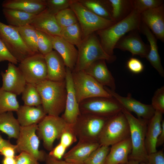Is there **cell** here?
Returning a JSON list of instances; mask_svg holds the SVG:
<instances>
[{
    "label": "cell",
    "instance_id": "obj_29",
    "mask_svg": "<svg viewBox=\"0 0 164 164\" xmlns=\"http://www.w3.org/2000/svg\"><path fill=\"white\" fill-rule=\"evenodd\" d=\"M21 126L12 111L0 114V131L6 134L9 139H17Z\"/></svg>",
    "mask_w": 164,
    "mask_h": 164
},
{
    "label": "cell",
    "instance_id": "obj_19",
    "mask_svg": "<svg viewBox=\"0 0 164 164\" xmlns=\"http://www.w3.org/2000/svg\"><path fill=\"white\" fill-rule=\"evenodd\" d=\"M100 145L98 142L79 140L74 146L63 157L64 160L73 164H84L90 155Z\"/></svg>",
    "mask_w": 164,
    "mask_h": 164
},
{
    "label": "cell",
    "instance_id": "obj_41",
    "mask_svg": "<svg viewBox=\"0 0 164 164\" xmlns=\"http://www.w3.org/2000/svg\"><path fill=\"white\" fill-rule=\"evenodd\" d=\"M71 0H46V9L55 15L60 11L70 8Z\"/></svg>",
    "mask_w": 164,
    "mask_h": 164
},
{
    "label": "cell",
    "instance_id": "obj_40",
    "mask_svg": "<svg viewBox=\"0 0 164 164\" xmlns=\"http://www.w3.org/2000/svg\"><path fill=\"white\" fill-rule=\"evenodd\" d=\"M162 0H132L133 9L140 13L148 10L158 7L163 4Z\"/></svg>",
    "mask_w": 164,
    "mask_h": 164
},
{
    "label": "cell",
    "instance_id": "obj_9",
    "mask_svg": "<svg viewBox=\"0 0 164 164\" xmlns=\"http://www.w3.org/2000/svg\"><path fill=\"white\" fill-rule=\"evenodd\" d=\"M79 106L80 113L89 114L106 118L122 111L123 108L112 97L88 98L80 103Z\"/></svg>",
    "mask_w": 164,
    "mask_h": 164
},
{
    "label": "cell",
    "instance_id": "obj_43",
    "mask_svg": "<svg viewBox=\"0 0 164 164\" xmlns=\"http://www.w3.org/2000/svg\"><path fill=\"white\" fill-rule=\"evenodd\" d=\"M7 61L15 65L18 62L0 38V62Z\"/></svg>",
    "mask_w": 164,
    "mask_h": 164
},
{
    "label": "cell",
    "instance_id": "obj_8",
    "mask_svg": "<svg viewBox=\"0 0 164 164\" xmlns=\"http://www.w3.org/2000/svg\"><path fill=\"white\" fill-rule=\"evenodd\" d=\"M70 8L76 15L81 30L83 39L95 32L105 29L115 23L95 14L77 0H71Z\"/></svg>",
    "mask_w": 164,
    "mask_h": 164
},
{
    "label": "cell",
    "instance_id": "obj_11",
    "mask_svg": "<svg viewBox=\"0 0 164 164\" xmlns=\"http://www.w3.org/2000/svg\"><path fill=\"white\" fill-rule=\"evenodd\" d=\"M38 124L21 126L19 134L17 139L16 151L26 152L38 161H45L46 153L39 149V139L36 134Z\"/></svg>",
    "mask_w": 164,
    "mask_h": 164
},
{
    "label": "cell",
    "instance_id": "obj_35",
    "mask_svg": "<svg viewBox=\"0 0 164 164\" xmlns=\"http://www.w3.org/2000/svg\"><path fill=\"white\" fill-rule=\"evenodd\" d=\"M60 36L77 47L83 40L82 31L79 23L62 28Z\"/></svg>",
    "mask_w": 164,
    "mask_h": 164
},
{
    "label": "cell",
    "instance_id": "obj_50",
    "mask_svg": "<svg viewBox=\"0 0 164 164\" xmlns=\"http://www.w3.org/2000/svg\"><path fill=\"white\" fill-rule=\"evenodd\" d=\"M44 161L45 164H73L64 160L55 159L46 154Z\"/></svg>",
    "mask_w": 164,
    "mask_h": 164
},
{
    "label": "cell",
    "instance_id": "obj_4",
    "mask_svg": "<svg viewBox=\"0 0 164 164\" xmlns=\"http://www.w3.org/2000/svg\"><path fill=\"white\" fill-rule=\"evenodd\" d=\"M129 125L132 149L128 160L141 163H148V154L145 144V134L148 121L136 118L123 108L122 111Z\"/></svg>",
    "mask_w": 164,
    "mask_h": 164
},
{
    "label": "cell",
    "instance_id": "obj_42",
    "mask_svg": "<svg viewBox=\"0 0 164 164\" xmlns=\"http://www.w3.org/2000/svg\"><path fill=\"white\" fill-rule=\"evenodd\" d=\"M155 111L164 113V87L158 89L152 99V104Z\"/></svg>",
    "mask_w": 164,
    "mask_h": 164
},
{
    "label": "cell",
    "instance_id": "obj_48",
    "mask_svg": "<svg viewBox=\"0 0 164 164\" xmlns=\"http://www.w3.org/2000/svg\"><path fill=\"white\" fill-rule=\"evenodd\" d=\"M66 148L60 143L50 151L48 154L52 157L57 159L60 160L63 157Z\"/></svg>",
    "mask_w": 164,
    "mask_h": 164
},
{
    "label": "cell",
    "instance_id": "obj_12",
    "mask_svg": "<svg viewBox=\"0 0 164 164\" xmlns=\"http://www.w3.org/2000/svg\"><path fill=\"white\" fill-rule=\"evenodd\" d=\"M0 38L19 63L35 54L26 46L14 26L0 22Z\"/></svg>",
    "mask_w": 164,
    "mask_h": 164
},
{
    "label": "cell",
    "instance_id": "obj_53",
    "mask_svg": "<svg viewBox=\"0 0 164 164\" xmlns=\"http://www.w3.org/2000/svg\"><path fill=\"white\" fill-rule=\"evenodd\" d=\"M3 164H15V157H4L2 161Z\"/></svg>",
    "mask_w": 164,
    "mask_h": 164
},
{
    "label": "cell",
    "instance_id": "obj_10",
    "mask_svg": "<svg viewBox=\"0 0 164 164\" xmlns=\"http://www.w3.org/2000/svg\"><path fill=\"white\" fill-rule=\"evenodd\" d=\"M108 119L89 114L80 113L72 126L73 131L79 140L98 142L99 135Z\"/></svg>",
    "mask_w": 164,
    "mask_h": 164
},
{
    "label": "cell",
    "instance_id": "obj_36",
    "mask_svg": "<svg viewBox=\"0 0 164 164\" xmlns=\"http://www.w3.org/2000/svg\"><path fill=\"white\" fill-rule=\"evenodd\" d=\"M22 94L24 105L35 107L41 105V98L36 85L27 83Z\"/></svg>",
    "mask_w": 164,
    "mask_h": 164
},
{
    "label": "cell",
    "instance_id": "obj_26",
    "mask_svg": "<svg viewBox=\"0 0 164 164\" xmlns=\"http://www.w3.org/2000/svg\"><path fill=\"white\" fill-rule=\"evenodd\" d=\"M16 112L17 119L21 127L38 124L47 115L42 105L37 107L20 106Z\"/></svg>",
    "mask_w": 164,
    "mask_h": 164
},
{
    "label": "cell",
    "instance_id": "obj_7",
    "mask_svg": "<svg viewBox=\"0 0 164 164\" xmlns=\"http://www.w3.org/2000/svg\"><path fill=\"white\" fill-rule=\"evenodd\" d=\"M72 77L79 104L85 99L93 97H112L104 87L84 71H72Z\"/></svg>",
    "mask_w": 164,
    "mask_h": 164
},
{
    "label": "cell",
    "instance_id": "obj_13",
    "mask_svg": "<svg viewBox=\"0 0 164 164\" xmlns=\"http://www.w3.org/2000/svg\"><path fill=\"white\" fill-rule=\"evenodd\" d=\"M18 67L27 83L37 85L47 79V69L44 56L39 53L20 62Z\"/></svg>",
    "mask_w": 164,
    "mask_h": 164
},
{
    "label": "cell",
    "instance_id": "obj_27",
    "mask_svg": "<svg viewBox=\"0 0 164 164\" xmlns=\"http://www.w3.org/2000/svg\"><path fill=\"white\" fill-rule=\"evenodd\" d=\"M2 6L3 8L18 10L35 15L46 8V0H5Z\"/></svg>",
    "mask_w": 164,
    "mask_h": 164
},
{
    "label": "cell",
    "instance_id": "obj_16",
    "mask_svg": "<svg viewBox=\"0 0 164 164\" xmlns=\"http://www.w3.org/2000/svg\"><path fill=\"white\" fill-rule=\"evenodd\" d=\"M2 84L1 88L16 95L22 94L27 82L19 67L9 62L7 70L1 73Z\"/></svg>",
    "mask_w": 164,
    "mask_h": 164
},
{
    "label": "cell",
    "instance_id": "obj_6",
    "mask_svg": "<svg viewBox=\"0 0 164 164\" xmlns=\"http://www.w3.org/2000/svg\"><path fill=\"white\" fill-rule=\"evenodd\" d=\"M69 131H73L72 126L61 117L47 115L38 124L36 134L42 140L44 148L50 151L53 148L54 141L60 138L64 132Z\"/></svg>",
    "mask_w": 164,
    "mask_h": 164
},
{
    "label": "cell",
    "instance_id": "obj_18",
    "mask_svg": "<svg viewBox=\"0 0 164 164\" xmlns=\"http://www.w3.org/2000/svg\"><path fill=\"white\" fill-rule=\"evenodd\" d=\"M135 30L124 35L117 42L115 48L130 52L133 56L138 55L145 58L150 49L149 45L145 43Z\"/></svg>",
    "mask_w": 164,
    "mask_h": 164
},
{
    "label": "cell",
    "instance_id": "obj_24",
    "mask_svg": "<svg viewBox=\"0 0 164 164\" xmlns=\"http://www.w3.org/2000/svg\"><path fill=\"white\" fill-rule=\"evenodd\" d=\"M163 114L155 111L153 116L147 123L145 144L148 154L155 152L156 149V142L160 134Z\"/></svg>",
    "mask_w": 164,
    "mask_h": 164
},
{
    "label": "cell",
    "instance_id": "obj_17",
    "mask_svg": "<svg viewBox=\"0 0 164 164\" xmlns=\"http://www.w3.org/2000/svg\"><path fill=\"white\" fill-rule=\"evenodd\" d=\"M141 21L157 39L164 41V6L150 9L141 14Z\"/></svg>",
    "mask_w": 164,
    "mask_h": 164
},
{
    "label": "cell",
    "instance_id": "obj_14",
    "mask_svg": "<svg viewBox=\"0 0 164 164\" xmlns=\"http://www.w3.org/2000/svg\"><path fill=\"white\" fill-rule=\"evenodd\" d=\"M111 96L117 100L122 107L129 112H132L138 118L149 121L153 116L155 110L151 104L141 103L132 97L128 94L127 97H122L109 88L104 87Z\"/></svg>",
    "mask_w": 164,
    "mask_h": 164
},
{
    "label": "cell",
    "instance_id": "obj_46",
    "mask_svg": "<svg viewBox=\"0 0 164 164\" xmlns=\"http://www.w3.org/2000/svg\"><path fill=\"white\" fill-rule=\"evenodd\" d=\"M77 138L73 131H67L61 135L60 143L67 149L76 141Z\"/></svg>",
    "mask_w": 164,
    "mask_h": 164
},
{
    "label": "cell",
    "instance_id": "obj_54",
    "mask_svg": "<svg viewBox=\"0 0 164 164\" xmlns=\"http://www.w3.org/2000/svg\"><path fill=\"white\" fill-rule=\"evenodd\" d=\"M126 164H149L148 162V163H141L132 160H129L128 162Z\"/></svg>",
    "mask_w": 164,
    "mask_h": 164
},
{
    "label": "cell",
    "instance_id": "obj_37",
    "mask_svg": "<svg viewBox=\"0 0 164 164\" xmlns=\"http://www.w3.org/2000/svg\"><path fill=\"white\" fill-rule=\"evenodd\" d=\"M56 22L62 29L78 22L73 11L69 8L59 12L55 15Z\"/></svg>",
    "mask_w": 164,
    "mask_h": 164
},
{
    "label": "cell",
    "instance_id": "obj_44",
    "mask_svg": "<svg viewBox=\"0 0 164 164\" xmlns=\"http://www.w3.org/2000/svg\"><path fill=\"white\" fill-rule=\"evenodd\" d=\"M127 67L128 69L134 73H139L144 69L142 63L139 59L132 57L129 59L127 63Z\"/></svg>",
    "mask_w": 164,
    "mask_h": 164
},
{
    "label": "cell",
    "instance_id": "obj_3",
    "mask_svg": "<svg viewBox=\"0 0 164 164\" xmlns=\"http://www.w3.org/2000/svg\"><path fill=\"white\" fill-rule=\"evenodd\" d=\"M77 47V60L72 71L84 70L93 62L99 60H104L111 63L116 59L114 55L110 56L105 52L99 39L94 33L83 39Z\"/></svg>",
    "mask_w": 164,
    "mask_h": 164
},
{
    "label": "cell",
    "instance_id": "obj_1",
    "mask_svg": "<svg viewBox=\"0 0 164 164\" xmlns=\"http://www.w3.org/2000/svg\"><path fill=\"white\" fill-rule=\"evenodd\" d=\"M141 21V13L133 9L122 20L105 29L96 32L105 52L109 56H114V50L118 41L126 33L139 30Z\"/></svg>",
    "mask_w": 164,
    "mask_h": 164
},
{
    "label": "cell",
    "instance_id": "obj_2",
    "mask_svg": "<svg viewBox=\"0 0 164 164\" xmlns=\"http://www.w3.org/2000/svg\"><path fill=\"white\" fill-rule=\"evenodd\" d=\"M42 106L47 115L60 116L64 111L67 97L65 80L55 81L46 79L36 85Z\"/></svg>",
    "mask_w": 164,
    "mask_h": 164
},
{
    "label": "cell",
    "instance_id": "obj_39",
    "mask_svg": "<svg viewBox=\"0 0 164 164\" xmlns=\"http://www.w3.org/2000/svg\"><path fill=\"white\" fill-rule=\"evenodd\" d=\"M36 31L38 50L39 53L45 56L53 50L52 44L47 34L39 31Z\"/></svg>",
    "mask_w": 164,
    "mask_h": 164
},
{
    "label": "cell",
    "instance_id": "obj_5",
    "mask_svg": "<svg viewBox=\"0 0 164 164\" xmlns=\"http://www.w3.org/2000/svg\"><path fill=\"white\" fill-rule=\"evenodd\" d=\"M130 137V128L122 111L108 118L99 136L100 145L109 146Z\"/></svg>",
    "mask_w": 164,
    "mask_h": 164
},
{
    "label": "cell",
    "instance_id": "obj_47",
    "mask_svg": "<svg viewBox=\"0 0 164 164\" xmlns=\"http://www.w3.org/2000/svg\"><path fill=\"white\" fill-rule=\"evenodd\" d=\"M148 162L149 164H164V153L162 150L148 155Z\"/></svg>",
    "mask_w": 164,
    "mask_h": 164
},
{
    "label": "cell",
    "instance_id": "obj_23",
    "mask_svg": "<svg viewBox=\"0 0 164 164\" xmlns=\"http://www.w3.org/2000/svg\"><path fill=\"white\" fill-rule=\"evenodd\" d=\"M30 25L37 31L53 36H60L61 28L58 24L55 15L46 9L35 15Z\"/></svg>",
    "mask_w": 164,
    "mask_h": 164
},
{
    "label": "cell",
    "instance_id": "obj_22",
    "mask_svg": "<svg viewBox=\"0 0 164 164\" xmlns=\"http://www.w3.org/2000/svg\"><path fill=\"white\" fill-rule=\"evenodd\" d=\"M83 71L104 87H108L114 91L116 88L115 80L107 67L105 60H100L95 61Z\"/></svg>",
    "mask_w": 164,
    "mask_h": 164
},
{
    "label": "cell",
    "instance_id": "obj_38",
    "mask_svg": "<svg viewBox=\"0 0 164 164\" xmlns=\"http://www.w3.org/2000/svg\"><path fill=\"white\" fill-rule=\"evenodd\" d=\"M110 149L109 146L100 145L90 155L84 164H104Z\"/></svg>",
    "mask_w": 164,
    "mask_h": 164
},
{
    "label": "cell",
    "instance_id": "obj_21",
    "mask_svg": "<svg viewBox=\"0 0 164 164\" xmlns=\"http://www.w3.org/2000/svg\"><path fill=\"white\" fill-rule=\"evenodd\" d=\"M44 56L47 69L46 79L55 81L64 80L66 67L60 55L53 50Z\"/></svg>",
    "mask_w": 164,
    "mask_h": 164
},
{
    "label": "cell",
    "instance_id": "obj_55",
    "mask_svg": "<svg viewBox=\"0 0 164 164\" xmlns=\"http://www.w3.org/2000/svg\"><path fill=\"white\" fill-rule=\"evenodd\" d=\"M34 164H39V163L38 162H37L35 163Z\"/></svg>",
    "mask_w": 164,
    "mask_h": 164
},
{
    "label": "cell",
    "instance_id": "obj_31",
    "mask_svg": "<svg viewBox=\"0 0 164 164\" xmlns=\"http://www.w3.org/2000/svg\"><path fill=\"white\" fill-rule=\"evenodd\" d=\"M111 9L112 21L116 23L126 17L133 10L132 0H107Z\"/></svg>",
    "mask_w": 164,
    "mask_h": 164
},
{
    "label": "cell",
    "instance_id": "obj_30",
    "mask_svg": "<svg viewBox=\"0 0 164 164\" xmlns=\"http://www.w3.org/2000/svg\"><path fill=\"white\" fill-rule=\"evenodd\" d=\"M3 14L9 25L20 27L30 24L35 15L12 9L3 8Z\"/></svg>",
    "mask_w": 164,
    "mask_h": 164
},
{
    "label": "cell",
    "instance_id": "obj_49",
    "mask_svg": "<svg viewBox=\"0 0 164 164\" xmlns=\"http://www.w3.org/2000/svg\"><path fill=\"white\" fill-rule=\"evenodd\" d=\"M16 146H8L3 148L0 151V154L4 157H15Z\"/></svg>",
    "mask_w": 164,
    "mask_h": 164
},
{
    "label": "cell",
    "instance_id": "obj_25",
    "mask_svg": "<svg viewBox=\"0 0 164 164\" xmlns=\"http://www.w3.org/2000/svg\"><path fill=\"white\" fill-rule=\"evenodd\" d=\"M132 149L130 137L112 145L104 164H126Z\"/></svg>",
    "mask_w": 164,
    "mask_h": 164
},
{
    "label": "cell",
    "instance_id": "obj_32",
    "mask_svg": "<svg viewBox=\"0 0 164 164\" xmlns=\"http://www.w3.org/2000/svg\"><path fill=\"white\" fill-rule=\"evenodd\" d=\"M77 0L85 8L95 14L105 19L113 21L111 9L107 0Z\"/></svg>",
    "mask_w": 164,
    "mask_h": 164
},
{
    "label": "cell",
    "instance_id": "obj_45",
    "mask_svg": "<svg viewBox=\"0 0 164 164\" xmlns=\"http://www.w3.org/2000/svg\"><path fill=\"white\" fill-rule=\"evenodd\" d=\"M15 164H34L38 162L31 155L24 152H21L19 155L15 156Z\"/></svg>",
    "mask_w": 164,
    "mask_h": 164
},
{
    "label": "cell",
    "instance_id": "obj_52",
    "mask_svg": "<svg viewBox=\"0 0 164 164\" xmlns=\"http://www.w3.org/2000/svg\"><path fill=\"white\" fill-rule=\"evenodd\" d=\"M14 145L11 144L9 140L3 138L0 134V151L5 147L13 146Z\"/></svg>",
    "mask_w": 164,
    "mask_h": 164
},
{
    "label": "cell",
    "instance_id": "obj_51",
    "mask_svg": "<svg viewBox=\"0 0 164 164\" xmlns=\"http://www.w3.org/2000/svg\"><path fill=\"white\" fill-rule=\"evenodd\" d=\"M164 143V120H162L161 122V131L156 142V148L162 145Z\"/></svg>",
    "mask_w": 164,
    "mask_h": 164
},
{
    "label": "cell",
    "instance_id": "obj_34",
    "mask_svg": "<svg viewBox=\"0 0 164 164\" xmlns=\"http://www.w3.org/2000/svg\"><path fill=\"white\" fill-rule=\"evenodd\" d=\"M16 96L0 88V114L17 111L20 105Z\"/></svg>",
    "mask_w": 164,
    "mask_h": 164
},
{
    "label": "cell",
    "instance_id": "obj_20",
    "mask_svg": "<svg viewBox=\"0 0 164 164\" xmlns=\"http://www.w3.org/2000/svg\"><path fill=\"white\" fill-rule=\"evenodd\" d=\"M47 35L52 44L53 49L61 56L66 67L73 71L77 63L78 53L74 45L60 36Z\"/></svg>",
    "mask_w": 164,
    "mask_h": 164
},
{
    "label": "cell",
    "instance_id": "obj_33",
    "mask_svg": "<svg viewBox=\"0 0 164 164\" xmlns=\"http://www.w3.org/2000/svg\"><path fill=\"white\" fill-rule=\"evenodd\" d=\"M14 27L28 48L34 53H39L37 31L34 27L30 24L22 26Z\"/></svg>",
    "mask_w": 164,
    "mask_h": 164
},
{
    "label": "cell",
    "instance_id": "obj_15",
    "mask_svg": "<svg viewBox=\"0 0 164 164\" xmlns=\"http://www.w3.org/2000/svg\"><path fill=\"white\" fill-rule=\"evenodd\" d=\"M65 78L67 97L65 108L61 117L72 126L80 114L79 104L75 94L72 77V71L67 67Z\"/></svg>",
    "mask_w": 164,
    "mask_h": 164
},
{
    "label": "cell",
    "instance_id": "obj_28",
    "mask_svg": "<svg viewBox=\"0 0 164 164\" xmlns=\"http://www.w3.org/2000/svg\"><path fill=\"white\" fill-rule=\"evenodd\" d=\"M140 30L145 36L149 43V50L146 58L159 74L163 77L164 71L158 52L156 38L149 28L143 23L141 25V24Z\"/></svg>",
    "mask_w": 164,
    "mask_h": 164
}]
</instances>
